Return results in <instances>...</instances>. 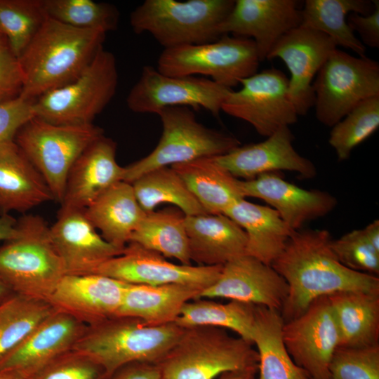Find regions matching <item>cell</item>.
I'll list each match as a JSON object with an SVG mask.
<instances>
[{"label":"cell","mask_w":379,"mask_h":379,"mask_svg":"<svg viewBox=\"0 0 379 379\" xmlns=\"http://www.w3.org/2000/svg\"><path fill=\"white\" fill-rule=\"evenodd\" d=\"M326 230L294 231L272 267L288 286L284 321L300 315L314 299L340 291L379 293V277L352 270L334 254Z\"/></svg>","instance_id":"6da1fadb"},{"label":"cell","mask_w":379,"mask_h":379,"mask_svg":"<svg viewBox=\"0 0 379 379\" xmlns=\"http://www.w3.org/2000/svg\"><path fill=\"white\" fill-rule=\"evenodd\" d=\"M106 33L77 29L48 17L18 58L20 97L34 100L78 77L103 48Z\"/></svg>","instance_id":"7a4b0ae2"},{"label":"cell","mask_w":379,"mask_h":379,"mask_svg":"<svg viewBox=\"0 0 379 379\" xmlns=\"http://www.w3.org/2000/svg\"><path fill=\"white\" fill-rule=\"evenodd\" d=\"M183 331L175 323L149 326L137 318L114 316L88 326L72 350L93 359L110 378L133 362L157 364Z\"/></svg>","instance_id":"3957f363"},{"label":"cell","mask_w":379,"mask_h":379,"mask_svg":"<svg viewBox=\"0 0 379 379\" xmlns=\"http://www.w3.org/2000/svg\"><path fill=\"white\" fill-rule=\"evenodd\" d=\"M16 235L0 246V279L13 293L47 301L66 274L43 218L24 215Z\"/></svg>","instance_id":"277c9868"},{"label":"cell","mask_w":379,"mask_h":379,"mask_svg":"<svg viewBox=\"0 0 379 379\" xmlns=\"http://www.w3.org/2000/svg\"><path fill=\"white\" fill-rule=\"evenodd\" d=\"M162 379H215L222 373L258 369L253 344L222 328H184L175 344L157 363Z\"/></svg>","instance_id":"5b68a950"},{"label":"cell","mask_w":379,"mask_h":379,"mask_svg":"<svg viewBox=\"0 0 379 379\" xmlns=\"http://www.w3.org/2000/svg\"><path fill=\"white\" fill-rule=\"evenodd\" d=\"M234 0H146L130 15L136 34L149 33L165 48L214 41Z\"/></svg>","instance_id":"8992f818"},{"label":"cell","mask_w":379,"mask_h":379,"mask_svg":"<svg viewBox=\"0 0 379 379\" xmlns=\"http://www.w3.org/2000/svg\"><path fill=\"white\" fill-rule=\"evenodd\" d=\"M157 114L163 128L157 145L147 156L124 167L123 181L132 183L159 168L221 156L241 144L235 137L201 124L190 107H167Z\"/></svg>","instance_id":"52a82bcc"},{"label":"cell","mask_w":379,"mask_h":379,"mask_svg":"<svg viewBox=\"0 0 379 379\" xmlns=\"http://www.w3.org/2000/svg\"><path fill=\"white\" fill-rule=\"evenodd\" d=\"M102 135L103 130L93 124H55L34 117L19 129L14 141L41 173L54 200L61 203L72 166Z\"/></svg>","instance_id":"ba28073f"},{"label":"cell","mask_w":379,"mask_h":379,"mask_svg":"<svg viewBox=\"0 0 379 379\" xmlns=\"http://www.w3.org/2000/svg\"><path fill=\"white\" fill-rule=\"evenodd\" d=\"M118 69L114 54L102 48L72 81L34 100V116L55 124H89L116 93Z\"/></svg>","instance_id":"9c48e42d"},{"label":"cell","mask_w":379,"mask_h":379,"mask_svg":"<svg viewBox=\"0 0 379 379\" xmlns=\"http://www.w3.org/2000/svg\"><path fill=\"white\" fill-rule=\"evenodd\" d=\"M260 62L253 40L224 34L212 42L164 49L157 69L171 77H209L232 89L258 72Z\"/></svg>","instance_id":"30bf717a"},{"label":"cell","mask_w":379,"mask_h":379,"mask_svg":"<svg viewBox=\"0 0 379 379\" xmlns=\"http://www.w3.org/2000/svg\"><path fill=\"white\" fill-rule=\"evenodd\" d=\"M312 87L317 119L333 127L358 104L379 95V64L336 48L317 72Z\"/></svg>","instance_id":"8fae6325"},{"label":"cell","mask_w":379,"mask_h":379,"mask_svg":"<svg viewBox=\"0 0 379 379\" xmlns=\"http://www.w3.org/2000/svg\"><path fill=\"white\" fill-rule=\"evenodd\" d=\"M232 89L211 79L196 76L171 77L145 65L126 97L128 109L135 113H155L167 107L203 108L218 117Z\"/></svg>","instance_id":"7c38bea8"},{"label":"cell","mask_w":379,"mask_h":379,"mask_svg":"<svg viewBox=\"0 0 379 379\" xmlns=\"http://www.w3.org/2000/svg\"><path fill=\"white\" fill-rule=\"evenodd\" d=\"M239 91L232 90L221 111L242 119L262 136L298 121V114L288 90V78L275 68L264 69L241 81Z\"/></svg>","instance_id":"4fadbf2b"},{"label":"cell","mask_w":379,"mask_h":379,"mask_svg":"<svg viewBox=\"0 0 379 379\" xmlns=\"http://www.w3.org/2000/svg\"><path fill=\"white\" fill-rule=\"evenodd\" d=\"M282 338L297 365L313 379H328L340 336L328 296L314 299L300 315L284 322Z\"/></svg>","instance_id":"5bb4252c"},{"label":"cell","mask_w":379,"mask_h":379,"mask_svg":"<svg viewBox=\"0 0 379 379\" xmlns=\"http://www.w3.org/2000/svg\"><path fill=\"white\" fill-rule=\"evenodd\" d=\"M222 265H178L140 245L129 242L124 252L103 262L94 272L130 284L188 285L202 291L218 279Z\"/></svg>","instance_id":"9a60e30c"},{"label":"cell","mask_w":379,"mask_h":379,"mask_svg":"<svg viewBox=\"0 0 379 379\" xmlns=\"http://www.w3.org/2000/svg\"><path fill=\"white\" fill-rule=\"evenodd\" d=\"M336 48L324 33L300 25L284 34L270 51L267 59L280 58L290 72L289 94L298 116L314 107L312 81Z\"/></svg>","instance_id":"2e32d148"},{"label":"cell","mask_w":379,"mask_h":379,"mask_svg":"<svg viewBox=\"0 0 379 379\" xmlns=\"http://www.w3.org/2000/svg\"><path fill=\"white\" fill-rule=\"evenodd\" d=\"M87 327L72 316L55 310L0 359V372L18 379L31 378L72 350Z\"/></svg>","instance_id":"e0dca14e"},{"label":"cell","mask_w":379,"mask_h":379,"mask_svg":"<svg viewBox=\"0 0 379 379\" xmlns=\"http://www.w3.org/2000/svg\"><path fill=\"white\" fill-rule=\"evenodd\" d=\"M295 0H237L218 27L220 36L232 34L254 41L260 61L277 41L301 24V10Z\"/></svg>","instance_id":"ac0fdd59"},{"label":"cell","mask_w":379,"mask_h":379,"mask_svg":"<svg viewBox=\"0 0 379 379\" xmlns=\"http://www.w3.org/2000/svg\"><path fill=\"white\" fill-rule=\"evenodd\" d=\"M288 293L286 281L272 265L245 254L222 265L217 281L200 298H227L281 312Z\"/></svg>","instance_id":"d6986e66"},{"label":"cell","mask_w":379,"mask_h":379,"mask_svg":"<svg viewBox=\"0 0 379 379\" xmlns=\"http://www.w3.org/2000/svg\"><path fill=\"white\" fill-rule=\"evenodd\" d=\"M98 274H65L47 302L87 326L116 315L128 285Z\"/></svg>","instance_id":"ffe728a7"},{"label":"cell","mask_w":379,"mask_h":379,"mask_svg":"<svg viewBox=\"0 0 379 379\" xmlns=\"http://www.w3.org/2000/svg\"><path fill=\"white\" fill-rule=\"evenodd\" d=\"M293 139L288 126H282L262 142L239 145L213 158L235 178L244 180L283 170L298 173L303 178H314L315 166L295 151L292 144Z\"/></svg>","instance_id":"44dd1931"},{"label":"cell","mask_w":379,"mask_h":379,"mask_svg":"<svg viewBox=\"0 0 379 379\" xmlns=\"http://www.w3.org/2000/svg\"><path fill=\"white\" fill-rule=\"evenodd\" d=\"M51 237L66 274H89L124 252L98 234L84 210L62 208L50 227Z\"/></svg>","instance_id":"7402d4cb"},{"label":"cell","mask_w":379,"mask_h":379,"mask_svg":"<svg viewBox=\"0 0 379 379\" xmlns=\"http://www.w3.org/2000/svg\"><path fill=\"white\" fill-rule=\"evenodd\" d=\"M241 188L244 197L261 199L270 205L294 231L307 221L327 215L337 205V199L329 193L299 187L275 173L241 180Z\"/></svg>","instance_id":"603a6c76"},{"label":"cell","mask_w":379,"mask_h":379,"mask_svg":"<svg viewBox=\"0 0 379 379\" xmlns=\"http://www.w3.org/2000/svg\"><path fill=\"white\" fill-rule=\"evenodd\" d=\"M116 150V143L102 135L82 152L69 172L62 208L84 210L123 181L124 167L117 163Z\"/></svg>","instance_id":"cb8c5ba5"},{"label":"cell","mask_w":379,"mask_h":379,"mask_svg":"<svg viewBox=\"0 0 379 379\" xmlns=\"http://www.w3.org/2000/svg\"><path fill=\"white\" fill-rule=\"evenodd\" d=\"M191 261L198 265H224L246 254L245 231L225 214L185 215Z\"/></svg>","instance_id":"d4e9b609"},{"label":"cell","mask_w":379,"mask_h":379,"mask_svg":"<svg viewBox=\"0 0 379 379\" xmlns=\"http://www.w3.org/2000/svg\"><path fill=\"white\" fill-rule=\"evenodd\" d=\"M51 200L44 178L14 140L0 143V214L26 212Z\"/></svg>","instance_id":"484cf974"},{"label":"cell","mask_w":379,"mask_h":379,"mask_svg":"<svg viewBox=\"0 0 379 379\" xmlns=\"http://www.w3.org/2000/svg\"><path fill=\"white\" fill-rule=\"evenodd\" d=\"M246 232V255L266 265L282 253L294 230H292L274 208L246 201L231 206L225 213Z\"/></svg>","instance_id":"4316f807"},{"label":"cell","mask_w":379,"mask_h":379,"mask_svg":"<svg viewBox=\"0 0 379 379\" xmlns=\"http://www.w3.org/2000/svg\"><path fill=\"white\" fill-rule=\"evenodd\" d=\"M201 292L180 284H129L115 316L137 318L149 326L173 324L182 307L200 298Z\"/></svg>","instance_id":"83f0119b"},{"label":"cell","mask_w":379,"mask_h":379,"mask_svg":"<svg viewBox=\"0 0 379 379\" xmlns=\"http://www.w3.org/2000/svg\"><path fill=\"white\" fill-rule=\"evenodd\" d=\"M89 221L110 244L124 248L146 215L140 206L131 183L120 181L84 210Z\"/></svg>","instance_id":"f1b7e54d"},{"label":"cell","mask_w":379,"mask_h":379,"mask_svg":"<svg viewBox=\"0 0 379 379\" xmlns=\"http://www.w3.org/2000/svg\"><path fill=\"white\" fill-rule=\"evenodd\" d=\"M171 167L208 214H224L244 199L241 180L218 164L213 157H203Z\"/></svg>","instance_id":"f546056e"},{"label":"cell","mask_w":379,"mask_h":379,"mask_svg":"<svg viewBox=\"0 0 379 379\" xmlns=\"http://www.w3.org/2000/svg\"><path fill=\"white\" fill-rule=\"evenodd\" d=\"M284 323L279 312L255 306L252 343L258 354V379H313L288 352L282 338Z\"/></svg>","instance_id":"4dcf8cb0"},{"label":"cell","mask_w":379,"mask_h":379,"mask_svg":"<svg viewBox=\"0 0 379 379\" xmlns=\"http://www.w3.org/2000/svg\"><path fill=\"white\" fill-rule=\"evenodd\" d=\"M328 298L338 328L339 346L379 344V293L346 291Z\"/></svg>","instance_id":"1f68e13d"},{"label":"cell","mask_w":379,"mask_h":379,"mask_svg":"<svg viewBox=\"0 0 379 379\" xmlns=\"http://www.w3.org/2000/svg\"><path fill=\"white\" fill-rule=\"evenodd\" d=\"M374 8L368 0H307L301 10L300 25L321 32L335 44L366 56V47L347 22L350 13L366 15Z\"/></svg>","instance_id":"d6a6232c"},{"label":"cell","mask_w":379,"mask_h":379,"mask_svg":"<svg viewBox=\"0 0 379 379\" xmlns=\"http://www.w3.org/2000/svg\"><path fill=\"white\" fill-rule=\"evenodd\" d=\"M185 214L177 207L147 213L131 235L130 242L175 258L182 265H192Z\"/></svg>","instance_id":"836d02e7"},{"label":"cell","mask_w":379,"mask_h":379,"mask_svg":"<svg viewBox=\"0 0 379 379\" xmlns=\"http://www.w3.org/2000/svg\"><path fill=\"white\" fill-rule=\"evenodd\" d=\"M255 306L237 300L220 303L198 298L189 301L182 307L175 324L182 328L213 326L227 328L252 343Z\"/></svg>","instance_id":"e575fe53"},{"label":"cell","mask_w":379,"mask_h":379,"mask_svg":"<svg viewBox=\"0 0 379 379\" xmlns=\"http://www.w3.org/2000/svg\"><path fill=\"white\" fill-rule=\"evenodd\" d=\"M131 184L140 206L146 213L153 211L160 204L168 203L186 216L207 213L171 166L149 171Z\"/></svg>","instance_id":"d590c367"},{"label":"cell","mask_w":379,"mask_h":379,"mask_svg":"<svg viewBox=\"0 0 379 379\" xmlns=\"http://www.w3.org/2000/svg\"><path fill=\"white\" fill-rule=\"evenodd\" d=\"M55 311L47 301L16 293L0 302V359Z\"/></svg>","instance_id":"8d00e7d4"},{"label":"cell","mask_w":379,"mask_h":379,"mask_svg":"<svg viewBox=\"0 0 379 379\" xmlns=\"http://www.w3.org/2000/svg\"><path fill=\"white\" fill-rule=\"evenodd\" d=\"M47 17L81 29L100 30L106 34L117 29L119 13L113 5L92 0H42Z\"/></svg>","instance_id":"74e56055"},{"label":"cell","mask_w":379,"mask_h":379,"mask_svg":"<svg viewBox=\"0 0 379 379\" xmlns=\"http://www.w3.org/2000/svg\"><path fill=\"white\" fill-rule=\"evenodd\" d=\"M46 18L42 0H0V29L18 58Z\"/></svg>","instance_id":"f35d334b"},{"label":"cell","mask_w":379,"mask_h":379,"mask_svg":"<svg viewBox=\"0 0 379 379\" xmlns=\"http://www.w3.org/2000/svg\"><path fill=\"white\" fill-rule=\"evenodd\" d=\"M378 126L379 95H376L358 104L332 127L328 142L338 161L347 159L353 149L371 135Z\"/></svg>","instance_id":"ab89813d"},{"label":"cell","mask_w":379,"mask_h":379,"mask_svg":"<svg viewBox=\"0 0 379 379\" xmlns=\"http://www.w3.org/2000/svg\"><path fill=\"white\" fill-rule=\"evenodd\" d=\"M328 379H379V344L338 347L329 365Z\"/></svg>","instance_id":"60d3db41"},{"label":"cell","mask_w":379,"mask_h":379,"mask_svg":"<svg viewBox=\"0 0 379 379\" xmlns=\"http://www.w3.org/2000/svg\"><path fill=\"white\" fill-rule=\"evenodd\" d=\"M331 247L346 267L373 276L379 275V252L368 242L362 230H354L335 240Z\"/></svg>","instance_id":"b9f144b4"},{"label":"cell","mask_w":379,"mask_h":379,"mask_svg":"<svg viewBox=\"0 0 379 379\" xmlns=\"http://www.w3.org/2000/svg\"><path fill=\"white\" fill-rule=\"evenodd\" d=\"M28 379H110V378L93 359L72 350L54 359Z\"/></svg>","instance_id":"7bdbcfd3"},{"label":"cell","mask_w":379,"mask_h":379,"mask_svg":"<svg viewBox=\"0 0 379 379\" xmlns=\"http://www.w3.org/2000/svg\"><path fill=\"white\" fill-rule=\"evenodd\" d=\"M33 103L21 97L0 103V143L14 140L19 129L35 117Z\"/></svg>","instance_id":"ee69618b"},{"label":"cell","mask_w":379,"mask_h":379,"mask_svg":"<svg viewBox=\"0 0 379 379\" xmlns=\"http://www.w3.org/2000/svg\"><path fill=\"white\" fill-rule=\"evenodd\" d=\"M23 74L18 58L9 48H0V103L20 97Z\"/></svg>","instance_id":"f6af8a7d"},{"label":"cell","mask_w":379,"mask_h":379,"mask_svg":"<svg viewBox=\"0 0 379 379\" xmlns=\"http://www.w3.org/2000/svg\"><path fill=\"white\" fill-rule=\"evenodd\" d=\"M374 8L368 15L350 13L347 22L353 32H357L361 42L371 48H379V1H373Z\"/></svg>","instance_id":"bcb514c9"},{"label":"cell","mask_w":379,"mask_h":379,"mask_svg":"<svg viewBox=\"0 0 379 379\" xmlns=\"http://www.w3.org/2000/svg\"><path fill=\"white\" fill-rule=\"evenodd\" d=\"M110 379H162L157 364L133 362L118 369Z\"/></svg>","instance_id":"7dc6e473"},{"label":"cell","mask_w":379,"mask_h":379,"mask_svg":"<svg viewBox=\"0 0 379 379\" xmlns=\"http://www.w3.org/2000/svg\"><path fill=\"white\" fill-rule=\"evenodd\" d=\"M17 220L10 214H0V241H6L16 235Z\"/></svg>","instance_id":"c3c4849f"},{"label":"cell","mask_w":379,"mask_h":379,"mask_svg":"<svg viewBox=\"0 0 379 379\" xmlns=\"http://www.w3.org/2000/svg\"><path fill=\"white\" fill-rule=\"evenodd\" d=\"M368 242L379 252V221L375 220L361 229Z\"/></svg>","instance_id":"681fc988"},{"label":"cell","mask_w":379,"mask_h":379,"mask_svg":"<svg viewBox=\"0 0 379 379\" xmlns=\"http://www.w3.org/2000/svg\"><path fill=\"white\" fill-rule=\"evenodd\" d=\"M258 368H247L227 371L215 379H255Z\"/></svg>","instance_id":"f907efd6"},{"label":"cell","mask_w":379,"mask_h":379,"mask_svg":"<svg viewBox=\"0 0 379 379\" xmlns=\"http://www.w3.org/2000/svg\"><path fill=\"white\" fill-rule=\"evenodd\" d=\"M13 293L0 279V302L12 295Z\"/></svg>","instance_id":"816d5d0a"},{"label":"cell","mask_w":379,"mask_h":379,"mask_svg":"<svg viewBox=\"0 0 379 379\" xmlns=\"http://www.w3.org/2000/svg\"><path fill=\"white\" fill-rule=\"evenodd\" d=\"M9 48L6 38L0 29V48Z\"/></svg>","instance_id":"f5cc1de1"},{"label":"cell","mask_w":379,"mask_h":379,"mask_svg":"<svg viewBox=\"0 0 379 379\" xmlns=\"http://www.w3.org/2000/svg\"><path fill=\"white\" fill-rule=\"evenodd\" d=\"M0 379H18V378L8 373L0 372Z\"/></svg>","instance_id":"db71d44e"}]
</instances>
